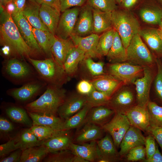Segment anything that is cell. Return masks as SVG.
I'll return each instance as SVG.
<instances>
[{
	"label": "cell",
	"instance_id": "obj_27",
	"mask_svg": "<svg viewBox=\"0 0 162 162\" xmlns=\"http://www.w3.org/2000/svg\"><path fill=\"white\" fill-rule=\"evenodd\" d=\"M58 9L49 5L42 4L40 9V16L49 31L55 35L61 15Z\"/></svg>",
	"mask_w": 162,
	"mask_h": 162
},
{
	"label": "cell",
	"instance_id": "obj_16",
	"mask_svg": "<svg viewBox=\"0 0 162 162\" xmlns=\"http://www.w3.org/2000/svg\"><path fill=\"white\" fill-rule=\"evenodd\" d=\"M93 30L92 9L86 3L80 7L73 34L85 37L93 33Z\"/></svg>",
	"mask_w": 162,
	"mask_h": 162
},
{
	"label": "cell",
	"instance_id": "obj_14",
	"mask_svg": "<svg viewBox=\"0 0 162 162\" xmlns=\"http://www.w3.org/2000/svg\"><path fill=\"white\" fill-rule=\"evenodd\" d=\"M89 80L95 89L110 98L124 85L122 81L106 73L93 76Z\"/></svg>",
	"mask_w": 162,
	"mask_h": 162
},
{
	"label": "cell",
	"instance_id": "obj_8",
	"mask_svg": "<svg viewBox=\"0 0 162 162\" xmlns=\"http://www.w3.org/2000/svg\"><path fill=\"white\" fill-rule=\"evenodd\" d=\"M136 105V93L128 85H124L110 97L106 106L115 113L125 114Z\"/></svg>",
	"mask_w": 162,
	"mask_h": 162
},
{
	"label": "cell",
	"instance_id": "obj_48",
	"mask_svg": "<svg viewBox=\"0 0 162 162\" xmlns=\"http://www.w3.org/2000/svg\"><path fill=\"white\" fill-rule=\"evenodd\" d=\"M87 0H58V8L61 12L75 7H81L87 3Z\"/></svg>",
	"mask_w": 162,
	"mask_h": 162
},
{
	"label": "cell",
	"instance_id": "obj_49",
	"mask_svg": "<svg viewBox=\"0 0 162 162\" xmlns=\"http://www.w3.org/2000/svg\"><path fill=\"white\" fill-rule=\"evenodd\" d=\"M16 137L10 139L0 146V157L2 158L12 152L18 149L16 145Z\"/></svg>",
	"mask_w": 162,
	"mask_h": 162
},
{
	"label": "cell",
	"instance_id": "obj_51",
	"mask_svg": "<svg viewBox=\"0 0 162 162\" xmlns=\"http://www.w3.org/2000/svg\"><path fill=\"white\" fill-rule=\"evenodd\" d=\"M93 86L89 80H82L77 84L76 87L78 93L83 95H87L90 93Z\"/></svg>",
	"mask_w": 162,
	"mask_h": 162
},
{
	"label": "cell",
	"instance_id": "obj_11",
	"mask_svg": "<svg viewBox=\"0 0 162 162\" xmlns=\"http://www.w3.org/2000/svg\"><path fill=\"white\" fill-rule=\"evenodd\" d=\"M12 17L22 37L32 50L33 58L40 59V56H43L45 57L34 38L32 26L22 12Z\"/></svg>",
	"mask_w": 162,
	"mask_h": 162
},
{
	"label": "cell",
	"instance_id": "obj_50",
	"mask_svg": "<svg viewBox=\"0 0 162 162\" xmlns=\"http://www.w3.org/2000/svg\"><path fill=\"white\" fill-rule=\"evenodd\" d=\"M155 140L154 137L150 134L145 137L144 145L146 153V159L151 158L155 152L156 145Z\"/></svg>",
	"mask_w": 162,
	"mask_h": 162
},
{
	"label": "cell",
	"instance_id": "obj_33",
	"mask_svg": "<svg viewBox=\"0 0 162 162\" xmlns=\"http://www.w3.org/2000/svg\"><path fill=\"white\" fill-rule=\"evenodd\" d=\"M106 56L109 63H121L126 61V50L119 36L115 31L112 45Z\"/></svg>",
	"mask_w": 162,
	"mask_h": 162
},
{
	"label": "cell",
	"instance_id": "obj_10",
	"mask_svg": "<svg viewBox=\"0 0 162 162\" xmlns=\"http://www.w3.org/2000/svg\"><path fill=\"white\" fill-rule=\"evenodd\" d=\"M130 126L125 115L115 113L111 119L101 127L111 136L116 147L118 148Z\"/></svg>",
	"mask_w": 162,
	"mask_h": 162
},
{
	"label": "cell",
	"instance_id": "obj_5",
	"mask_svg": "<svg viewBox=\"0 0 162 162\" xmlns=\"http://www.w3.org/2000/svg\"><path fill=\"white\" fill-rule=\"evenodd\" d=\"M112 28L118 33L126 50L141 28L139 21L131 10L122 8L112 12Z\"/></svg>",
	"mask_w": 162,
	"mask_h": 162
},
{
	"label": "cell",
	"instance_id": "obj_36",
	"mask_svg": "<svg viewBox=\"0 0 162 162\" xmlns=\"http://www.w3.org/2000/svg\"><path fill=\"white\" fill-rule=\"evenodd\" d=\"M91 108L87 104L77 112L64 120L62 130L78 129L82 126L84 124L87 114Z\"/></svg>",
	"mask_w": 162,
	"mask_h": 162
},
{
	"label": "cell",
	"instance_id": "obj_3",
	"mask_svg": "<svg viewBox=\"0 0 162 162\" xmlns=\"http://www.w3.org/2000/svg\"><path fill=\"white\" fill-rule=\"evenodd\" d=\"M27 59L35 69L38 78L47 85L62 87L70 80L63 67L52 56L42 59L29 57Z\"/></svg>",
	"mask_w": 162,
	"mask_h": 162
},
{
	"label": "cell",
	"instance_id": "obj_29",
	"mask_svg": "<svg viewBox=\"0 0 162 162\" xmlns=\"http://www.w3.org/2000/svg\"><path fill=\"white\" fill-rule=\"evenodd\" d=\"M115 113L113 110L106 106L92 107L87 114L84 124L93 123L102 127Z\"/></svg>",
	"mask_w": 162,
	"mask_h": 162
},
{
	"label": "cell",
	"instance_id": "obj_35",
	"mask_svg": "<svg viewBox=\"0 0 162 162\" xmlns=\"http://www.w3.org/2000/svg\"><path fill=\"white\" fill-rule=\"evenodd\" d=\"M50 153L44 145L31 147L22 151L20 162H39Z\"/></svg>",
	"mask_w": 162,
	"mask_h": 162
},
{
	"label": "cell",
	"instance_id": "obj_2",
	"mask_svg": "<svg viewBox=\"0 0 162 162\" xmlns=\"http://www.w3.org/2000/svg\"><path fill=\"white\" fill-rule=\"evenodd\" d=\"M55 85H47L44 93L37 100L26 104L28 112L56 116L66 97V90Z\"/></svg>",
	"mask_w": 162,
	"mask_h": 162
},
{
	"label": "cell",
	"instance_id": "obj_18",
	"mask_svg": "<svg viewBox=\"0 0 162 162\" xmlns=\"http://www.w3.org/2000/svg\"><path fill=\"white\" fill-rule=\"evenodd\" d=\"M138 33L155 57L162 58V38L158 29L151 27L141 28Z\"/></svg>",
	"mask_w": 162,
	"mask_h": 162
},
{
	"label": "cell",
	"instance_id": "obj_61",
	"mask_svg": "<svg viewBox=\"0 0 162 162\" xmlns=\"http://www.w3.org/2000/svg\"><path fill=\"white\" fill-rule=\"evenodd\" d=\"M116 0V1L117 4H119H119H120L122 0Z\"/></svg>",
	"mask_w": 162,
	"mask_h": 162
},
{
	"label": "cell",
	"instance_id": "obj_63",
	"mask_svg": "<svg viewBox=\"0 0 162 162\" xmlns=\"http://www.w3.org/2000/svg\"></svg>",
	"mask_w": 162,
	"mask_h": 162
},
{
	"label": "cell",
	"instance_id": "obj_21",
	"mask_svg": "<svg viewBox=\"0 0 162 162\" xmlns=\"http://www.w3.org/2000/svg\"><path fill=\"white\" fill-rule=\"evenodd\" d=\"M99 37L98 34L92 33L85 37H81L72 34L70 38L75 46L84 52L85 58H98L96 48Z\"/></svg>",
	"mask_w": 162,
	"mask_h": 162
},
{
	"label": "cell",
	"instance_id": "obj_9",
	"mask_svg": "<svg viewBox=\"0 0 162 162\" xmlns=\"http://www.w3.org/2000/svg\"><path fill=\"white\" fill-rule=\"evenodd\" d=\"M47 84L39 78L28 82L20 87L10 88L7 94L20 102L27 101L45 90Z\"/></svg>",
	"mask_w": 162,
	"mask_h": 162
},
{
	"label": "cell",
	"instance_id": "obj_28",
	"mask_svg": "<svg viewBox=\"0 0 162 162\" xmlns=\"http://www.w3.org/2000/svg\"><path fill=\"white\" fill-rule=\"evenodd\" d=\"M40 6L34 0H27L22 13L33 28L49 31L40 18Z\"/></svg>",
	"mask_w": 162,
	"mask_h": 162
},
{
	"label": "cell",
	"instance_id": "obj_22",
	"mask_svg": "<svg viewBox=\"0 0 162 162\" xmlns=\"http://www.w3.org/2000/svg\"><path fill=\"white\" fill-rule=\"evenodd\" d=\"M97 142L101 154L98 162H115L119 160L121 157L109 134L97 140Z\"/></svg>",
	"mask_w": 162,
	"mask_h": 162
},
{
	"label": "cell",
	"instance_id": "obj_53",
	"mask_svg": "<svg viewBox=\"0 0 162 162\" xmlns=\"http://www.w3.org/2000/svg\"><path fill=\"white\" fill-rule=\"evenodd\" d=\"M22 150L17 149L7 157L1 158L0 162H20Z\"/></svg>",
	"mask_w": 162,
	"mask_h": 162
},
{
	"label": "cell",
	"instance_id": "obj_7",
	"mask_svg": "<svg viewBox=\"0 0 162 162\" xmlns=\"http://www.w3.org/2000/svg\"><path fill=\"white\" fill-rule=\"evenodd\" d=\"M105 72L122 81L124 85L133 84L137 78L143 75V67L134 65L128 62L106 65Z\"/></svg>",
	"mask_w": 162,
	"mask_h": 162
},
{
	"label": "cell",
	"instance_id": "obj_25",
	"mask_svg": "<svg viewBox=\"0 0 162 162\" xmlns=\"http://www.w3.org/2000/svg\"><path fill=\"white\" fill-rule=\"evenodd\" d=\"M74 136L73 142L81 144L97 141L102 137L104 132L102 128L93 123H86Z\"/></svg>",
	"mask_w": 162,
	"mask_h": 162
},
{
	"label": "cell",
	"instance_id": "obj_13",
	"mask_svg": "<svg viewBox=\"0 0 162 162\" xmlns=\"http://www.w3.org/2000/svg\"><path fill=\"white\" fill-rule=\"evenodd\" d=\"M80 8L75 7L62 12L55 35L64 39L70 38L73 34Z\"/></svg>",
	"mask_w": 162,
	"mask_h": 162
},
{
	"label": "cell",
	"instance_id": "obj_40",
	"mask_svg": "<svg viewBox=\"0 0 162 162\" xmlns=\"http://www.w3.org/2000/svg\"><path fill=\"white\" fill-rule=\"evenodd\" d=\"M150 126L162 127V106L149 101L147 105Z\"/></svg>",
	"mask_w": 162,
	"mask_h": 162
},
{
	"label": "cell",
	"instance_id": "obj_19",
	"mask_svg": "<svg viewBox=\"0 0 162 162\" xmlns=\"http://www.w3.org/2000/svg\"><path fill=\"white\" fill-rule=\"evenodd\" d=\"M131 126L147 132L150 127L149 118L147 106L136 105L125 113Z\"/></svg>",
	"mask_w": 162,
	"mask_h": 162
},
{
	"label": "cell",
	"instance_id": "obj_23",
	"mask_svg": "<svg viewBox=\"0 0 162 162\" xmlns=\"http://www.w3.org/2000/svg\"><path fill=\"white\" fill-rule=\"evenodd\" d=\"M74 137L71 130H62L56 135L44 141L42 145L46 147L50 153L69 149Z\"/></svg>",
	"mask_w": 162,
	"mask_h": 162
},
{
	"label": "cell",
	"instance_id": "obj_24",
	"mask_svg": "<svg viewBox=\"0 0 162 162\" xmlns=\"http://www.w3.org/2000/svg\"><path fill=\"white\" fill-rule=\"evenodd\" d=\"M75 47L70 38L64 39L55 35V40L51 49L52 56L63 67L67 57Z\"/></svg>",
	"mask_w": 162,
	"mask_h": 162
},
{
	"label": "cell",
	"instance_id": "obj_55",
	"mask_svg": "<svg viewBox=\"0 0 162 162\" xmlns=\"http://www.w3.org/2000/svg\"><path fill=\"white\" fill-rule=\"evenodd\" d=\"M140 0H122L119 4L121 8L129 10L134 8Z\"/></svg>",
	"mask_w": 162,
	"mask_h": 162
},
{
	"label": "cell",
	"instance_id": "obj_62",
	"mask_svg": "<svg viewBox=\"0 0 162 162\" xmlns=\"http://www.w3.org/2000/svg\"><path fill=\"white\" fill-rule=\"evenodd\" d=\"M159 2L162 4V0H157Z\"/></svg>",
	"mask_w": 162,
	"mask_h": 162
},
{
	"label": "cell",
	"instance_id": "obj_32",
	"mask_svg": "<svg viewBox=\"0 0 162 162\" xmlns=\"http://www.w3.org/2000/svg\"><path fill=\"white\" fill-rule=\"evenodd\" d=\"M32 120V125H41L50 127L57 130H62L64 120L52 115L40 114L28 112Z\"/></svg>",
	"mask_w": 162,
	"mask_h": 162
},
{
	"label": "cell",
	"instance_id": "obj_58",
	"mask_svg": "<svg viewBox=\"0 0 162 162\" xmlns=\"http://www.w3.org/2000/svg\"><path fill=\"white\" fill-rule=\"evenodd\" d=\"M34 0L40 5L42 4H45L51 5L59 10L58 6V0Z\"/></svg>",
	"mask_w": 162,
	"mask_h": 162
},
{
	"label": "cell",
	"instance_id": "obj_56",
	"mask_svg": "<svg viewBox=\"0 0 162 162\" xmlns=\"http://www.w3.org/2000/svg\"><path fill=\"white\" fill-rule=\"evenodd\" d=\"M14 4L15 9L12 16L21 12L25 6L27 0H11Z\"/></svg>",
	"mask_w": 162,
	"mask_h": 162
},
{
	"label": "cell",
	"instance_id": "obj_20",
	"mask_svg": "<svg viewBox=\"0 0 162 162\" xmlns=\"http://www.w3.org/2000/svg\"><path fill=\"white\" fill-rule=\"evenodd\" d=\"M145 137L140 129L130 126L120 143L119 154L121 157L126 155L132 148L145 145Z\"/></svg>",
	"mask_w": 162,
	"mask_h": 162
},
{
	"label": "cell",
	"instance_id": "obj_43",
	"mask_svg": "<svg viewBox=\"0 0 162 162\" xmlns=\"http://www.w3.org/2000/svg\"><path fill=\"white\" fill-rule=\"evenodd\" d=\"M75 155L69 149L49 153L44 159L46 162H74Z\"/></svg>",
	"mask_w": 162,
	"mask_h": 162
},
{
	"label": "cell",
	"instance_id": "obj_52",
	"mask_svg": "<svg viewBox=\"0 0 162 162\" xmlns=\"http://www.w3.org/2000/svg\"><path fill=\"white\" fill-rule=\"evenodd\" d=\"M154 137L162 151V127H150L147 132Z\"/></svg>",
	"mask_w": 162,
	"mask_h": 162
},
{
	"label": "cell",
	"instance_id": "obj_44",
	"mask_svg": "<svg viewBox=\"0 0 162 162\" xmlns=\"http://www.w3.org/2000/svg\"><path fill=\"white\" fill-rule=\"evenodd\" d=\"M87 3L92 8L106 12H112L118 8L116 0H87Z\"/></svg>",
	"mask_w": 162,
	"mask_h": 162
},
{
	"label": "cell",
	"instance_id": "obj_30",
	"mask_svg": "<svg viewBox=\"0 0 162 162\" xmlns=\"http://www.w3.org/2000/svg\"><path fill=\"white\" fill-rule=\"evenodd\" d=\"M93 20V33L98 34L112 28V13L92 8Z\"/></svg>",
	"mask_w": 162,
	"mask_h": 162
},
{
	"label": "cell",
	"instance_id": "obj_1",
	"mask_svg": "<svg viewBox=\"0 0 162 162\" xmlns=\"http://www.w3.org/2000/svg\"><path fill=\"white\" fill-rule=\"evenodd\" d=\"M0 42L10 49L14 58H34L33 52L22 37L10 13L5 10L1 13Z\"/></svg>",
	"mask_w": 162,
	"mask_h": 162
},
{
	"label": "cell",
	"instance_id": "obj_38",
	"mask_svg": "<svg viewBox=\"0 0 162 162\" xmlns=\"http://www.w3.org/2000/svg\"><path fill=\"white\" fill-rule=\"evenodd\" d=\"M16 138L17 148L22 151L31 147L40 146L44 142L39 141L30 128L22 130Z\"/></svg>",
	"mask_w": 162,
	"mask_h": 162
},
{
	"label": "cell",
	"instance_id": "obj_45",
	"mask_svg": "<svg viewBox=\"0 0 162 162\" xmlns=\"http://www.w3.org/2000/svg\"><path fill=\"white\" fill-rule=\"evenodd\" d=\"M90 74L93 76L105 74L104 70L105 64L101 61L94 62L91 57L85 58L83 61Z\"/></svg>",
	"mask_w": 162,
	"mask_h": 162
},
{
	"label": "cell",
	"instance_id": "obj_26",
	"mask_svg": "<svg viewBox=\"0 0 162 162\" xmlns=\"http://www.w3.org/2000/svg\"><path fill=\"white\" fill-rule=\"evenodd\" d=\"M138 13L140 19L146 23L159 26L161 23L162 9L152 3L148 2L143 3Z\"/></svg>",
	"mask_w": 162,
	"mask_h": 162
},
{
	"label": "cell",
	"instance_id": "obj_42",
	"mask_svg": "<svg viewBox=\"0 0 162 162\" xmlns=\"http://www.w3.org/2000/svg\"><path fill=\"white\" fill-rule=\"evenodd\" d=\"M87 104L92 108L106 106L110 98L96 90L93 87L92 91L86 95Z\"/></svg>",
	"mask_w": 162,
	"mask_h": 162
},
{
	"label": "cell",
	"instance_id": "obj_15",
	"mask_svg": "<svg viewBox=\"0 0 162 162\" xmlns=\"http://www.w3.org/2000/svg\"><path fill=\"white\" fill-rule=\"evenodd\" d=\"M86 104V95L78 93L72 94L66 97L58 108V113L64 120L77 112Z\"/></svg>",
	"mask_w": 162,
	"mask_h": 162
},
{
	"label": "cell",
	"instance_id": "obj_39",
	"mask_svg": "<svg viewBox=\"0 0 162 162\" xmlns=\"http://www.w3.org/2000/svg\"><path fill=\"white\" fill-rule=\"evenodd\" d=\"M5 111L8 116L13 122L30 127L32 125V123L23 108L15 105H10L5 108Z\"/></svg>",
	"mask_w": 162,
	"mask_h": 162
},
{
	"label": "cell",
	"instance_id": "obj_34",
	"mask_svg": "<svg viewBox=\"0 0 162 162\" xmlns=\"http://www.w3.org/2000/svg\"><path fill=\"white\" fill-rule=\"evenodd\" d=\"M85 58L84 52L75 46L68 56L63 65L66 73L69 77L70 78L76 74L79 64Z\"/></svg>",
	"mask_w": 162,
	"mask_h": 162
},
{
	"label": "cell",
	"instance_id": "obj_54",
	"mask_svg": "<svg viewBox=\"0 0 162 162\" xmlns=\"http://www.w3.org/2000/svg\"><path fill=\"white\" fill-rule=\"evenodd\" d=\"M14 127L12 124L6 118L2 117L0 118V130L1 132L8 133L12 131Z\"/></svg>",
	"mask_w": 162,
	"mask_h": 162
},
{
	"label": "cell",
	"instance_id": "obj_57",
	"mask_svg": "<svg viewBox=\"0 0 162 162\" xmlns=\"http://www.w3.org/2000/svg\"><path fill=\"white\" fill-rule=\"evenodd\" d=\"M145 162H162V154L160 152L157 145L156 150L152 156L149 159H145L143 160Z\"/></svg>",
	"mask_w": 162,
	"mask_h": 162
},
{
	"label": "cell",
	"instance_id": "obj_46",
	"mask_svg": "<svg viewBox=\"0 0 162 162\" xmlns=\"http://www.w3.org/2000/svg\"><path fill=\"white\" fill-rule=\"evenodd\" d=\"M155 64L157 72L154 81V87L155 93L162 101V62L160 58H156Z\"/></svg>",
	"mask_w": 162,
	"mask_h": 162
},
{
	"label": "cell",
	"instance_id": "obj_41",
	"mask_svg": "<svg viewBox=\"0 0 162 162\" xmlns=\"http://www.w3.org/2000/svg\"><path fill=\"white\" fill-rule=\"evenodd\" d=\"M30 128L40 141L47 140L62 130H56L50 127L41 125H32Z\"/></svg>",
	"mask_w": 162,
	"mask_h": 162
},
{
	"label": "cell",
	"instance_id": "obj_31",
	"mask_svg": "<svg viewBox=\"0 0 162 162\" xmlns=\"http://www.w3.org/2000/svg\"><path fill=\"white\" fill-rule=\"evenodd\" d=\"M34 38L46 58L52 57L51 49L54 42L55 35L49 31L32 27Z\"/></svg>",
	"mask_w": 162,
	"mask_h": 162
},
{
	"label": "cell",
	"instance_id": "obj_17",
	"mask_svg": "<svg viewBox=\"0 0 162 162\" xmlns=\"http://www.w3.org/2000/svg\"><path fill=\"white\" fill-rule=\"evenodd\" d=\"M69 149L74 154L82 158L88 162H98L101 157L97 141L81 144L72 142Z\"/></svg>",
	"mask_w": 162,
	"mask_h": 162
},
{
	"label": "cell",
	"instance_id": "obj_47",
	"mask_svg": "<svg viewBox=\"0 0 162 162\" xmlns=\"http://www.w3.org/2000/svg\"><path fill=\"white\" fill-rule=\"evenodd\" d=\"M126 155V159L128 161H143L146 156L145 147L143 145L135 147L130 149Z\"/></svg>",
	"mask_w": 162,
	"mask_h": 162
},
{
	"label": "cell",
	"instance_id": "obj_59",
	"mask_svg": "<svg viewBox=\"0 0 162 162\" xmlns=\"http://www.w3.org/2000/svg\"><path fill=\"white\" fill-rule=\"evenodd\" d=\"M11 0H0V5L3 6L4 7Z\"/></svg>",
	"mask_w": 162,
	"mask_h": 162
},
{
	"label": "cell",
	"instance_id": "obj_4",
	"mask_svg": "<svg viewBox=\"0 0 162 162\" xmlns=\"http://www.w3.org/2000/svg\"><path fill=\"white\" fill-rule=\"evenodd\" d=\"M3 76L13 84L22 85L39 78L32 66L25 59L14 58L4 59L2 63Z\"/></svg>",
	"mask_w": 162,
	"mask_h": 162
},
{
	"label": "cell",
	"instance_id": "obj_60",
	"mask_svg": "<svg viewBox=\"0 0 162 162\" xmlns=\"http://www.w3.org/2000/svg\"><path fill=\"white\" fill-rule=\"evenodd\" d=\"M160 27L158 29L160 34L162 38V20L160 25L159 26Z\"/></svg>",
	"mask_w": 162,
	"mask_h": 162
},
{
	"label": "cell",
	"instance_id": "obj_6",
	"mask_svg": "<svg viewBox=\"0 0 162 162\" xmlns=\"http://www.w3.org/2000/svg\"><path fill=\"white\" fill-rule=\"evenodd\" d=\"M156 58L138 33L132 38L126 49V62L142 67H153Z\"/></svg>",
	"mask_w": 162,
	"mask_h": 162
},
{
	"label": "cell",
	"instance_id": "obj_12",
	"mask_svg": "<svg viewBox=\"0 0 162 162\" xmlns=\"http://www.w3.org/2000/svg\"><path fill=\"white\" fill-rule=\"evenodd\" d=\"M153 67H143V75L133 83L135 87L136 105L141 106H146L149 101L150 90L155 76Z\"/></svg>",
	"mask_w": 162,
	"mask_h": 162
},
{
	"label": "cell",
	"instance_id": "obj_37",
	"mask_svg": "<svg viewBox=\"0 0 162 162\" xmlns=\"http://www.w3.org/2000/svg\"><path fill=\"white\" fill-rule=\"evenodd\" d=\"M115 32V30L112 28L99 35L96 48L98 58L107 56L112 45Z\"/></svg>",
	"mask_w": 162,
	"mask_h": 162
}]
</instances>
